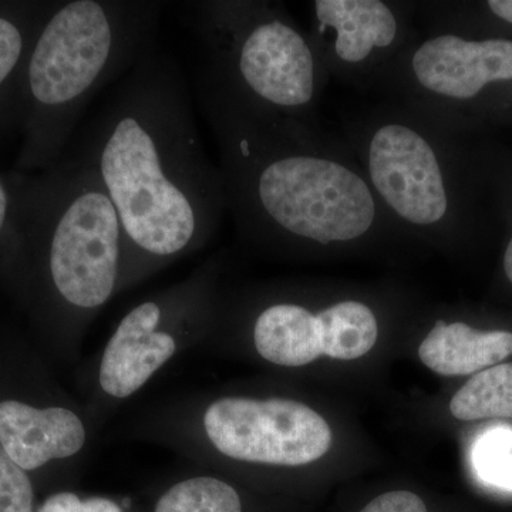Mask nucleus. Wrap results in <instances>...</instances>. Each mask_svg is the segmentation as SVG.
Wrapping results in <instances>:
<instances>
[{
	"mask_svg": "<svg viewBox=\"0 0 512 512\" xmlns=\"http://www.w3.org/2000/svg\"><path fill=\"white\" fill-rule=\"evenodd\" d=\"M308 35L330 79L377 89L404 49L419 35L417 2L315 0Z\"/></svg>",
	"mask_w": 512,
	"mask_h": 512,
	"instance_id": "7",
	"label": "nucleus"
},
{
	"mask_svg": "<svg viewBox=\"0 0 512 512\" xmlns=\"http://www.w3.org/2000/svg\"><path fill=\"white\" fill-rule=\"evenodd\" d=\"M26 210L39 227L60 301L79 312L101 308L119 284L126 244L119 214L92 168L63 156Z\"/></svg>",
	"mask_w": 512,
	"mask_h": 512,
	"instance_id": "6",
	"label": "nucleus"
},
{
	"mask_svg": "<svg viewBox=\"0 0 512 512\" xmlns=\"http://www.w3.org/2000/svg\"><path fill=\"white\" fill-rule=\"evenodd\" d=\"M208 439L224 456L248 463L298 467L328 453V421L301 402L225 397L204 416Z\"/></svg>",
	"mask_w": 512,
	"mask_h": 512,
	"instance_id": "8",
	"label": "nucleus"
},
{
	"mask_svg": "<svg viewBox=\"0 0 512 512\" xmlns=\"http://www.w3.org/2000/svg\"><path fill=\"white\" fill-rule=\"evenodd\" d=\"M13 217V200L12 195L0 180V238L8 232Z\"/></svg>",
	"mask_w": 512,
	"mask_h": 512,
	"instance_id": "21",
	"label": "nucleus"
},
{
	"mask_svg": "<svg viewBox=\"0 0 512 512\" xmlns=\"http://www.w3.org/2000/svg\"><path fill=\"white\" fill-rule=\"evenodd\" d=\"M33 488L22 470L0 446V512H32Z\"/></svg>",
	"mask_w": 512,
	"mask_h": 512,
	"instance_id": "18",
	"label": "nucleus"
},
{
	"mask_svg": "<svg viewBox=\"0 0 512 512\" xmlns=\"http://www.w3.org/2000/svg\"><path fill=\"white\" fill-rule=\"evenodd\" d=\"M39 512H121V510L119 505L107 498H90L83 501L76 494L60 493L50 497Z\"/></svg>",
	"mask_w": 512,
	"mask_h": 512,
	"instance_id": "19",
	"label": "nucleus"
},
{
	"mask_svg": "<svg viewBox=\"0 0 512 512\" xmlns=\"http://www.w3.org/2000/svg\"><path fill=\"white\" fill-rule=\"evenodd\" d=\"M35 35L19 16L0 13V90L22 70Z\"/></svg>",
	"mask_w": 512,
	"mask_h": 512,
	"instance_id": "17",
	"label": "nucleus"
},
{
	"mask_svg": "<svg viewBox=\"0 0 512 512\" xmlns=\"http://www.w3.org/2000/svg\"><path fill=\"white\" fill-rule=\"evenodd\" d=\"M164 3L69 0L39 23L23 64L32 164L62 160L90 101L156 42Z\"/></svg>",
	"mask_w": 512,
	"mask_h": 512,
	"instance_id": "3",
	"label": "nucleus"
},
{
	"mask_svg": "<svg viewBox=\"0 0 512 512\" xmlns=\"http://www.w3.org/2000/svg\"><path fill=\"white\" fill-rule=\"evenodd\" d=\"M504 274L512 284V237L504 252Z\"/></svg>",
	"mask_w": 512,
	"mask_h": 512,
	"instance_id": "23",
	"label": "nucleus"
},
{
	"mask_svg": "<svg viewBox=\"0 0 512 512\" xmlns=\"http://www.w3.org/2000/svg\"><path fill=\"white\" fill-rule=\"evenodd\" d=\"M156 512H242L231 485L212 477H197L174 485L158 501Z\"/></svg>",
	"mask_w": 512,
	"mask_h": 512,
	"instance_id": "15",
	"label": "nucleus"
},
{
	"mask_svg": "<svg viewBox=\"0 0 512 512\" xmlns=\"http://www.w3.org/2000/svg\"><path fill=\"white\" fill-rule=\"evenodd\" d=\"M345 141L377 200L402 231L436 241L457 224L446 128L387 101L346 121Z\"/></svg>",
	"mask_w": 512,
	"mask_h": 512,
	"instance_id": "5",
	"label": "nucleus"
},
{
	"mask_svg": "<svg viewBox=\"0 0 512 512\" xmlns=\"http://www.w3.org/2000/svg\"><path fill=\"white\" fill-rule=\"evenodd\" d=\"M64 156L89 165L123 228L126 258L170 261L200 247L227 211L180 64L158 40L114 83Z\"/></svg>",
	"mask_w": 512,
	"mask_h": 512,
	"instance_id": "1",
	"label": "nucleus"
},
{
	"mask_svg": "<svg viewBox=\"0 0 512 512\" xmlns=\"http://www.w3.org/2000/svg\"><path fill=\"white\" fill-rule=\"evenodd\" d=\"M198 99L217 141L227 211L244 237L333 249L402 231L346 141L319 123L259 111L205 72Z\"/></svg>",
	"mask_w": 512,
	"mask_h": 512,
	"instance_id": "2",
	"label": "nucleus"
},
{
	"mask_svg": "<svg viewBox=\"0 0 512 512\" xmlns=\"http://www.w3.org/2000/svg\"><path fill=\"white\" fill-rule=\"evenodd\" d=\"M164 308L146 301L127 313L104 350L100 386L110 396L126 399L174 356L173 335L161 330Z\"/></svg>",
	"mask_w": 512,
	"mask_h": 512,
	"instance_id": "9",
	"label": "nucleus"
},
{
	"mask_svg": "<svg viewBox=\"0 0 512 512\" xmlns=\"http://www.w3.org/2000/svg\"><path fill=\"white\" fill-rule=\"evenodd\" d=\"M318 316L323 356L355 360L375 348L379 322L366 302L343 299L320 309Z\"/></svg>",
	"mask_w": 512,
	"mask_h": 512,
	"instance_id": "13",
	"label": "nucleus"
},
{
	"mask_svg": "<svg viewBox=\"0 0 512 512\" xmlns=\"http://www.w3.org/2000/svg\"><path fill=\"white\" fill-rule=\"evenodd\" d=\"M84 443L86 429L70 410L36 409L16 400L0 403V446L22 470H36L50 460L72 457Z\"/></svg>",
	"mask_w": 512,
	"mask_h": 512,
	"instance_id": "10",
	"label": "nucleus"
},
{
	"mask_svg": "<svg viewBox=\"0 0 512 512\" xmlns=\"http://www.w3.org/2000/svg\"><path fill=\"white\" fill-rule=\"evenodd\" d=\"M254 342L259 355L275 365H309L323 356L318 312L302 303H272L256 316Z\"/></svg>",
	"mask_w": 512,
	"mask_h": 512,
	"instance_id": "12",
	"label": "nucleus"
},
{
	"mask_svg": "<svg viewBox=\"0 0 512 512\" xmlns=\"http://www.w3.org/2000/svg\"><path fill=\"white\" fill-rule=\"evenodd\" d=\"M473 463L485 483L512 491V429L495 427L477 440Z\"/></svg>",
	"mask_w": 512,
	"mask_h": 512,
	"instance_id": "16",
	"label": "nucleus"
},
{
	"mask_svg": "<svg viewBox=\"0 0 512 512\" xmlns=\"http://www.w3.org/2000/svg\"><path fill=\"white\" fill-rule=\"evenodd\" d=\"M511 355V332L478 330L444 319L434 322L419 348L423 365L441 376L476 375Z\"/></svg>",
	"mask_w": 512,
	"mask_h": 512,
	"instance_id": "11",
	"label": "nucleus"
},
{
	"mask_svg": "<svg viewBox=\"0 0 512 512\" xmlns=\"http://www.w3.org/2000/svg\"><path fill=\"white\" fill-rule=\"evenodd\" d=\"M195 28L210 74L259 111L318 123L330 77L308 30L269 0L194 2Z\"/></svg>",
	"mask_w": 512,
	"mask_h": 512,
	"instance_id": "4",
	"label": "nucleus"
},
{
	"mask_svg": "<svg viewBox=\"0 0 512 512\" xmlns=\"http://www.w3.org/2000/svg\"><path fill=\"white\" fill-rule=\"evenodd\" d=\"M457 420L512 419V363L478 372L450 402Z\"/></svg>",
	"mask_w": 512,
	"mask_h": 512,
	"instance_id": "14",
	"label": "nucleus"
},
{
	"mask_svg": "<svg viewBox=\"0 0 512 512\" xmlns=\"http://www.w3.org/2000/svg\"><path fill=\"white\" fill-rule=\"evenodd\" d=\"M487 8L494 18L512 26V0H490L487 2Z\"/></svg>",
	"mask_w": 512,
	"mask_h": 512,
	"instance_id": "22",
	"label": "nucleus"
},
{
	"mask_svg": "<svg viewBox=\"0 0 512 512\" xmlns=\"http://www.w3.org/2000/svg\"><path fill=\"white\" fill-rule=\"evenodd\" d=\"M360 512H429L419 495L410 491H392L379 495Z\"/></svg>",
	"mask_w": 512,
	"mask_h": 512,
	"instance_id": "20",
	"label": "nucleus"
}]
</instances>
